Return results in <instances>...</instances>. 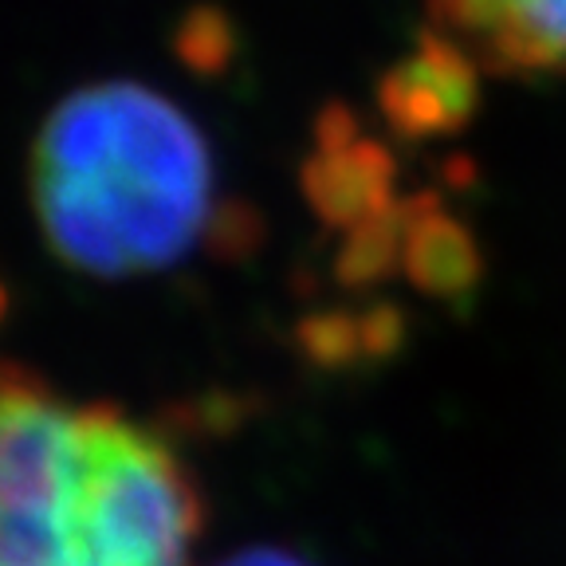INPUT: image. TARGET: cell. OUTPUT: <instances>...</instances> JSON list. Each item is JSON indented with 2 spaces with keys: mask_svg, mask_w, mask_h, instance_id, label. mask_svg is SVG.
Returning a JSON list of instances; mask_svg holds the SVG:
<instances>
[{
  "mask_svg": "<svg viewBox=\"0 0 566 566\" xmlns=\"http://www.w3.org/2000/svg\"><path fill=\"white\" fill-rule=\"evenodd\" d=\"M197 531V488L158 433L9 370L0 566H189Z\"/></svg>",
  "mask_w": 566,
  "mask_h": 566,
  "instance_id": "obj_1",
  "label": "cell"
},
{
  "mask_svg": "<svg viewBox=\"0 0 566 566\" xmlns=\"http://www.w3.org/2000/svg\"><path fill=\"white\" fill-rule=\"evenodd\" d=\"M221 566H307V563L295 558V555H287V551L260 547V551H244V555H232L229 563H221Z\"/></svg>",
  "mask_w": 566,
  "mask_h": 566,
  "instance_id": "obj_4",
  "label": "cell"
},
{
  "mask_svg": "<svg viewBox=\"0 0 566 566\" xmlns=\"http://www.w3.org/2000/svg\"><path fill=\"white\" fill-rule=\"evenodd\" d=\"M437 40L504 75L566 71V0H429Z\"/></svg>",
  "mask_w": 566,
  "mask_h": 566,
  "instance_id": "obj_3",
  "label": "cell"
},
{
  "mask_svg": "<svg viewBox=\"0 0 566 566\" xmlns=\"http://www.w3.org/2000/svg\"><path fill=\"white\" fill-rule=\"evenodd\" d=\"M32 201L55 256L103 280L169 268L212 224L201 134L138 83L75 91L32 150Z\"/></svg>",
  "mask_w": 566,
  "mask_h": 566,
  "instance_id": "obj_2",
  "label": "cell"
}]
</instances>
